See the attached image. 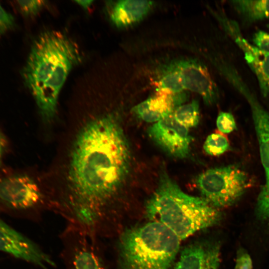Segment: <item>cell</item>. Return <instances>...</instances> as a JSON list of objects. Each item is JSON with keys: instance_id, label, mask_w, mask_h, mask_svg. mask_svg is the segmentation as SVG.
Returning <instances> with one entry per match:
<instances>
[{"instance_id": "obj_1", "label": "cell", "mask_w": 269, "mask_h": 269, "mask_svg": "<svg viewBox=\"0 0 269 269\" xmlns=\"http://www.w3.org/2000/svg\"><path fill=\"white\" fill-rule=\"evenodd\" d=\"M69 115L43 177L51 211L101 239L124 227V191L133 154L119 107L93 103Z\"/></svg>"}, {"instance_id": "obj_2", "label": "cell", "mask_w": 269, "mask_h": 269, "mask_svg": "<svg viewBox=\"0 0 269 269\" xmlns=\"http://www.w3.org/2000/svg\"><path fill=\"white\" fill-rule=\"evenodd\" d=\"M81 60L78 45L61 31H45L32 44L22 77L46 130L56 125L60 93L70 72Z\"/></svg>"}, {"instance_id": "obj_3", "label": "cell", "mask_w": 269, "mask_h": 269, "mask_svg": "<svg viewBox=\"0 0 269 269\" xmlns=\"http://www.w3.org/2000/svg\"><path fill=\"white\" fill-rule=\"evenodd\" d=\"M145 213L150 221L159 222L180 240L219 222L218 209L202 197L186 194L165 170L146 202Z\"/></svg>"}, {"instance_id": "obj_4", "label": "cell", "mask_w": 269, "mask_h": 269, "mask_svg": "<svg viewBox=\"0 0 269 269\" xmlns=\"http://www.w3.org/2000/svg\"><path fill=\"white\" fill-rule=\"evenodd\" d=\"M114 269H169L180 240L162 224L129 225L114 239Z\"/></svg>"}, {"instance_id": "obj_5", "label": "cell", "mask_w": 269, "mask_h": 269, "mask_svg": "<svg viewBox=\"0 0 269 269\" xmlns=\"http://www.w3.org/2000/svg\"><path fill=\"white\" fill-rule=\"evenodd\" d=\"M250 183L246 173L234 165L210 168L196 179L202 197L217 208L237 202Z\"/></svg>"}, {"instance_id": "obj_6", "label": "cell", "mask_w": 269, "mask_h": 269, "mask_svg": "<svg viewBox=\"0 0 269 269\" xmlns=\"http://www.w3.org/2000/svg\"><path fill=\"white\" fill-rule=\"evenodd\" d=\"M0 202L20 211L41 216L50 211L51 204L43 174L35 176L23 173L0 179Z\"/></svg>"}, {"instance_id": "obj_7", "label": "cell", "mask_w": 269, "mask_h": 269, "mask_svg": "<svg viewBox=\"0 0 269 269\" xmlns=\"http://www.w3.org/2000/svg\"><path fill=\"white\" fill-rule=\"evenodd\" d=\"M59 239L62 269H114L102 239L67 226Z\"/></svg>"}, {"instance_id": "obj_8", "label": "cell", "mask_w": 269, "mask_h": 269, "mask_svg": "<svg viewBox=\"0 0 269 269\" xmlns=\"http://www.w3.org/2000/svg\"><path fill=\"white\" fill-rule=\"evenodd\" d=\"M207 8L242 50L247 64L257 77L262 95L265 98L269 97V53L248 42L243 37L238 23L229 18L223 11L209 6Z\"/></svg>"}, {"instance_id": "obj_9", "label": "cell", "mask_w": 269, "mask_h": 269, "mask_svg": "<svg viewBox=\"0 0 269 269\" xmlns=\"http://www.w3.org/2000/svg\"><path fill=\"white\" fill-rule=\"evenodd\" d=\"M244 98L251 110L265 173V182L257 198L256 211L259 218L269 221V112L263 107L253 92H246Z\"/></svg>"}, {"instance_id": "obj_10", "label": "cell", "mask_w": 269, "mask_h": 269, "mask_svg": "<svg viewBox=\"0 0 269 269\" xmlns=\"http://www.w3.org/2000/svg\"><path fill=\"white\" fill-rule=\"evenodd\" d=\"M0 251L41 269L56 267L51 257L32 241L0 220Z\"/></svg>"}, {"instance_id": "obj_11", "label": "cell", "mask_w": 269, "mask_h": 269, "mask_svg": "<svg viewBox=\"0 0 269 269\" xmlns=\"http://www.w3.org/2000/svg\"><path fill=\"white\" fill-rule=\"evenodd\" d=\"M147 133L170 155L180 159L189 156L192 137L188 129L177 122L172 114L151 125Z\"/></svg>"}, {"instance_id": "obj_12", "label": "cell", "mask_w": 269, "mask_h": 269, "mask_svg": "<svg viewBox=\"0 0 269 269\" xmlns=\"http://www.w3.org/2000/svg\"><path fill=\"white\" fill-rule=\"evenodd\" d=\"M172 63L181 75L185 90L198 94L206 105H211L217 102L219 97L218 88L204 64L191 59Z\"/></svg>"}, {"instance_id": "obj_13", "label": "cell", "mask_w": 269, "mask_h": 269, "mask_svg": "<svg viewBox=\"0 0 269 269\" xmlns=\"http://www.w3.org/2000/svg\"><path fill=\"white\" fill-rule=\"evenodd\" d=\"M220 244L211 240H200L183 249L173 269H219Z\"/></svg>"}, {"instance_id": "obj_14", "label": "cell", "mask_w": 269, "mask_h": 269, "mask_svg": "<svg viewBox=\"0 0 269 269\" xmlns=\"http://www.w3.org/2000/svg\"><path fill=\"white\" fill-rule=\"evenodd\" d=\"M184 92L170 94L157 91L153 95L132 108L131 112L138 118L150 123H155L171 115L186 99Z\"/></svg>"}, {"instance_id": "obj_15", "label": "cell", "mask_w": 269, "mask_h": 269, "mask_svg": "<svg viewBox=\"0 0 269 269\" xmlns=\"http://www.w3.org/2000/svg\"><path fill=\"white\" fill-rule=\"evenodd\" d=\"M153 4V1L149 0L109 1L106 3V11L110 21L116 27L124 28L143 19Z\"/></svg>"}, {"instance_id": "obj_16", "label": "cell", "mask_w": 269, "mask_h": 269, "mask_svg": "<svg viewBox=\"0 0 269 269\" xmlns=\"http://www.w3.org/2000/svg\"><path fill=\"white\" fill-rule=\"evenodd\" d=\"M231 2L238 13L248 21L269 18V0H237Z\"/></svg>"}, {"instance_id": "obj_17", "label": "cell", "mask_w": 269, "mask_h": 269, "mask_svg": "<svg viewBox=\"0 0 269 269\" xmlns=\"http://www.w3.org/2000/svg\"><path fill=\"white\" fill-rule=\"evenodd\" d=\"M157 91L170 94H178L185 90L180 72L173 63L162 70L157 81Z\"/></svg>"}, {"instance_id": "obj_18", "label": "cell", "mask_w": 269, "mask_h": 269, "mask_svg": "<svg viewBox=\"0 0 269 269\" xmlns=\"http://www.w3.org/2000/svg\"><path fill=\"white\" fill-rule=\"evenodd\" d=\"M172 116L177 122L188 129L196 127L200 120L198 101L193 100L189 103L178 106L174 111Z\"/></svg>"}, {"instance_id": "obj_19", "label": "cell", "mask_w": 269, "mask_h": 269, "mask_svg": "<svg viewBox=\"0 0 269 269\" xmlns=\"http://www.w3.org/2000/svg\"><path fill=\"white\" fill-rule=\"evenodd\" d=\"M229 148V142L227 138L218 133H214L209 135L203 145L205 152L213 156L222 154Z\"/></svg>"}, {"instance_id": "obj_20", "label": "cell", "mask_w": 269, "mask_h": 269, "mask_svg": "<svg viewBox=\"0 0 269 269\" xmlns=\"http://www.w3.org/2000/svg\"><path fill=\"white\" fill-rule=\"evenodd\" d=\"M16 2L20 11L26 16H34L37 14L47 5V1L45 0H17Z\"/></svg>"}, {"instance_id": "obj_21", "label": "cell", "mask_w": 269, "mask_h": 269, "mask_svg": "<svg viewBox=\"0 0 269 269\" xmlns=\"http://www.w3.org/2000/svg\"><path fill=\"white\" fill-rule=\"evenodd\" d=\"M218 130L222 133L229 134L236 129V123L233 115L226 112H222L216 120Z\"/></svg>"}, {"instance_id": "obj_22", "label": "cell", "mask_w": 269, "mask_h": 269, "mask_svg": "<svg viewBox=\"0 0 269 269\" xmlns=\"http://www.w3.org/2000/svg\"><path fill=\"white\" fill-rule=\"evenodd\" d=\"M14 19L0 4V36L12 28Z\"/></svg>"}, {"instance_id": "obj_23", "label": "cell", "mask_w": 269, "mask_h": 269, "mask_svg": "<svg viewBox=\"0 0 269 269\" xmlns=\"http://www.w3.org/2000/svg\"><path fill=\"white\" fill-rule=\"evenodd\" d=\"M254 45L261 50L269 53V33L258 30L253 36Z\"/></svg>"}, {"instance_id": "obj_24", "label": "cell", "mask_w": 269, "mask_h": 269, "mask_svg": "<svg viewBox=\"0 0 269 269\" xmlns=\"http://www.w3.org/2000/svg\"><path fill=\"white\" fill-rule=\"evenodd\" d=\"M235 269H253L252 259L248 253L243 250L238 252Z\"/></svg>"}, {"instance_id": "obj_25", "label": "cell", "mask_w": 269, "mask_h": 269, "mask_svg": "<svg viewBox=\"0 0 269 269\" xmlns=\"http://www.w3.org/2000/svg\"><path fill=\"white\" fill-rule=\"evenodd\" d=\"M6 147L7 142L6 138L0 131V166L1 164L2 160L6 151Z\"/></svg>"}, {"instance_id": "obj_26", "label": "cell", "mask_w": 269, "mask_h": 269, "mask_svg": "<svg viewBox=\"0 0 269 269\" xmlns=\"http://www.w3.org/2000/svg\"><path fill=\"white\" fill-rule=\"evenodd\" d=\"M74 1L85 10H89L94 2L92 0H78Z\"/></svg>"}, {"instance_id": "obj_27", "label": "cell", "mask_w": 269, "mask_h": 269, "mask_svg": "<svg viewBox=\"0 0 269 269\" xmlns=\"http://www.w3.org/2000/svg\"><path fill=\"white\" fill-rule=\"evenodd\" d=\"M267 27L269 29V23L267 25Z\"/></svg>"}]
</instances>
